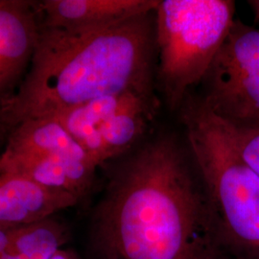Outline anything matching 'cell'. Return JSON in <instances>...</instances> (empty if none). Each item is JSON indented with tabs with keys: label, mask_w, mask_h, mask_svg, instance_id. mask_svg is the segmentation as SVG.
<instances>
[{
	"label": "cell",
	"mask_w": 259,
	"mask_h": 259,
	"mask_svg": "<svg viewBox=\"0 0 259 259\" xmlns=\"http://www.w3.org/2000/svg\"><path fill=\"white\" fill-rule=\"evenodd\" d=\"M198 172V171H197ZM91 259H219L201 178L170 137L113 164L88 232Z\"/></svg>",
	"instance_id": "1"
},
{
	"label": "cell",
	"mask_w": 259,
	"mask_h": 259,
	"mask_svg": "<svg viewBox=\"0 0 259 259\" xmlns=\"http://www.w3.org/2000/svg\"><path fill=\"white\" fill-rule=\"evenodd\" d=\"M152 15L93 32L40 26L27 74L1 104L2 127L52 117L104 96L153 93Z\"/></svg>",
	"instance_id": "2"
},
{
	"label": "cell",
	"mask_w": 259,
	"mask_h": 259,
	"mask_svg": "<svg viewBox=\"0 0 259 259\" xmlns=\"http://www.w3.org/2000/svg\"><path fill=\"white\" fill-rule=\"evenodd\" d=\"M180 111L223 249L232 258H259L258 175L200 98L189 94Z\"/></svg>",
	"instance_id": "3"
},
{
	"label": "cell",
	"mask_w": 259,
	"mask_h": 259,
	"mask_svg": "<svg viewBox=\"0 0 259 259\" xmlns=\"http://www.w3.org/2000/svg\"><path fill=\"white\" fill-rule=\"evenodd\" d=\"M231 0H159L155 11L157 79L168 107L201 83L234 22Z\"/></svg>",
	"instance_id": "4"
},
{
	"label": "cell",
	"mask_w": 259,
	"mask_h": 259,
	"mask_svg": "<svg viewBox=\"0 0 259 259\" xmlns=\"http://www.w3.org/2000/svg\"><path fill=\"white\" fill-rule=\"evenodd\" d=\"M201 83L200 99L215 117L259 128V29L235 19Z\"/></svg>",
	"instance_id": "5"
},
{
	"label": "cell",
	"mask_w": 259,
	"mask_h": 259,
	"mask_svg": "<svg viewBox=\"0 0 259 259\" xmlns=\"http://www.w3.org/2000/svg\"><path fill=\"white\" fill-rule=\"evenodd\" d=\"M34 1L0 0V104L27 74L40 28Z\"/></svg>",
	"instance_id": "6"
},
{
	"label": "cell",
	"mask_w": 259,
	"mask_h": 259,
	"mask_svg": "<svg viewBox=\"0 0 259 259\" xmlns=\"http://www.w3.org/2000/svg\"><path fill=\"white\" fill-rule=\"evenodd\" d=\"M98 167L68 157L4 150L0 173L19 177L51 191L64 192L81 202L93 190Z\"/></svg>",
	"instance_id": "7"
},
{
	"label": "cell",
	"mask_w": 259,
	"mask_h": 259,
	"mask_svg": "<svg viewBox=\"0 0 259 259\" xmlns=\"http://www.w3.org/2000/svg\"><path fill=\"white\" fill-rule=\"evenodd\" d=\"M159 0H44L35 2L40 26L93 32L151 14Z\"/></svg>",
	"instance_id": "8"
},
{
	"label": "cell",
	"mask_w": 259,
	"mask_h": 259,
	"mask_svg": "<svg viewBox=\"0 0 259 259\" xmlns=\"http://www.w3.org/2000/svg\"><path fill=\"white\" fill-rule=\"evenodd\" d=\"M79 203L71 195L51 191L22 178L0 173V222H34Z\"/></svg>",
	"instance_id": "9"
},
{
	"label": "cell",
	"mask_w": 259,
	"mask_h": 259,
	"mask_svg": "<svg viewBox=\"0 0 259 259\" xmlns=\"http://www.w3.org/2000/svg\"><path fill=\"white\" fill-rule=\"evenodd\" d=\"M151 94L125 93L104 96L76 106L52 117H55L65 126L98 166H103L108 162V157L99 134V126L114 111L136 96Z\"/></svg>",
	"instance_id": "10"
},
{
	"label": "cell",
	"mask_w": 259,
	"mask_h": 259,
	"mask_svg": "<svg viewBox=\"0 0 259 259\" xmlns=\"http://www.w3.org/2000/svg\"><path fill=\"white\" fill-rule=\"evenodd\" d=\"M5 150L57 155L99 167L55 117L33 118L19 123L10 130Z\"/></svg>",
	"instance_id": "11"
},
{
	"label": "cell",
	"mask_w": 259,
	"mask_h": 259,
	"mask_svg": "<svg viewBox=\"0 0 259 259\" xmlns=\"http://www.w3.org/2000/svg\"><path fill=\"white\" fill-rule=\"evenodd\" d=\"M157 101L154 94L139 95L114 111L99 126L108 162L123 156L148 129Z\"/></svg>",
	"instance_id": "12"
},
{
	"label": "cell",
	"mask_w": 259,
	"mask_h": 259,
	"mask_svg": "<svg viewBox=\"0 0 259 259\" xmlns=\"http://www.w3.org/2000/svg\"><path fill=\"white\" fill-rule=\"evenodd\" d=\"M67 239V228L53 215L22 224L0 259H49L63 248Z\"/></svg>",
	"instance_id": "13"
},
{
	"label": "cell",
	"mask_w": 259,
	"mask_h": 259,
	"mask_svg": "<svg viewBox=\"0 0 259 259\" xmlns=\"http://www.w3.org/2000/svg\"><path fill=\"white\" fill-rule=\"evenodd\" d=\"M220 123L237 153L259 176V128H238Z\"/></svg>",
	"instance_id": "14"
},
{
	"label": "cell",
	"mask_w": 259,
	"mask_h": 259,
	"mask_svg": "<svg viewBox=\"0 0 259 259\" xmlns=\"http://www.w3.org/2000/svg\"><path fill=\"white\" fill-rule=\"evenodd\" d=\"M22 224L0 222V257L8 250Z\"/></svg>",
	"instance_id": "15"
},
{
	"label": "cell",
	"mask_w": 259,
	"mask_h": 259,
	"mask_svg": "<svg viewBox=\"0 0 259 259\" xmlns=\"http://www.w3.org/2000/svg\"><path fill=\"white\" fill-rule=\"evenodd\" d=\"M49 259H81L74 251L66 249H60Z\"/></svg>",
	"instance_id": "16"
},
{
	"label": "cell",
	"mask_w": 259,
	"mask_h": 259,
	"mask_svg": "<svg viewBox=\"0 0 259 259\" xmlns=\"http://www.w3.org/2000/svg\"><path fill=\"white\" fill-rule=\"evenodd\" d=\"M248 3L254 14L255 21L259 23V0H250Z\"/></svg>",
	"instance_id": "17"
},
{
	"label": "cell",
	"mask_w": 259,
	"mask_h": 259,
	"mask_svg": "<svg viewBox=\"0 0 259 259\" xmlns=\"http://www.w3.org/2000/svg\"><path fill=\"white\" fill-rule=\"evenodd\" d=\"M219 259H234V258H232V257H231V256H230V255H228V254H227V253H225V254H223L222 256H221V257H220V258ZM256 259H259V258H256Z\"/></svg>",
	"instance_id": "18"
},
{
	"label": "cell",
	"mask_w": 259,
	"mask_h": 259,
	"mask_svg": "<svg viewBox=\"0 0 259 259\" xmlns=\"http://www.w3.org/2000/svg\"><path fill=\"white\" fill-rule=\"evenodd\" d=\"M0 127H2V118H1V106H0Z\"/></svg>",
	"instance_id": "19"
}]
</instances>
